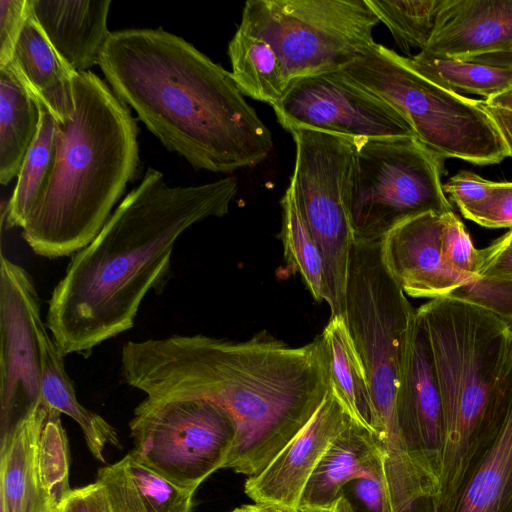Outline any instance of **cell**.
<instances>
[{"label":"cell","mask_w":512,"mask_h":512,"mask_svg":"<svg viewBox=\"0 0 512 512\" xmlns=\"http://www.w3.org/2000/svg\"><path fill=\"white\" fill-rule=\"evenodd\" d=\"M120 374L149 399L220 406L235 428L225 468L248 477L307 425L330 389L320 336L292 347L266 331L246 341L204 334L128 341Z\"/></svg>","instance_id":"6da1fadb"},{"label":"cell","mask_w":512,"mask_h":512,"mask_svg":"<svg viewBox=\"0 0 512 512\" xmlns=\"http://www.w3.org/2000/svg\"><path fill=\"white\" fill-rule=\"evenodd\" d=\"M237 192L235 177L170 186L148 168L52 291L46 326L61 352L86 357L131 329L147 293L167 281L177 240L194 224L226 215Z\"/></svg>","instance_id":"7a4b0ae2"},{"label":"cell","mask_w":512,"mask_h":512,"mask_svg":"<svg viewBox=\"0 0 512 512\" xmlns=\"http://www.w3.org/2000/svg\"><path fill=\"white\" fill-rule=\"evenodd\" d=\"M114 94L195 170L230 174L273 149L231 72L162 28L111 32L98 59Z\"/></svg>","instance_id":"3957f363"},{"label":"cell","mask_w":512,"mask_h":512,"mask_svg":"<svg viewBox=\"0 0 512 512\" xmlns=\"http://www.w3.org/2000/svg\"><path fill=\"white\" fill-rule=\"evenodd\" d=\"M73 96L72 116L59 123L53 175L21 228L32 251L49 259L93 241L140 160L136 119L99 76L76 72Z\"/></svg>","instance_id":"277c9868"},{"label":"cell","mask_w":512,"mask_h":512,"mask_svg":"<svg viewBox=\"0 0 512 512\" xmlns=\"http://www.w3.org/2000/svg\"><path fill=\"white\" fill-rule=\"evenodd\" d=\"M428 337L440 391L444 444L432 512H454L468 478L498 432L503 396L498 382L512 330L498 316L451 297L416 310Z\"/></svg>","instance_id":"5b68a950"},{"label":"cell","mask_w":512,"mask_h":512,"mask_svg":"<svg viewBox=\"0 0 512 512\" xmlns=\"http://www.w3.org/2000/svg\"><path fill=\"white\" fill-rule=\"evenodd\" d=\"M341 72L352 82L396 109L416 139L439 157L475 165L508 157L506 145L489 114L475 100L452 92L416 72L406 57L382 44Z\"/></svg>","instance_id":"8992f818"},{"label":"cell","mask_w":512,"mask_h":512,"mask_svg":"<svg viewBox=\"0 0 512 512\" xmlns=\"http://www.w3.org/2000/svg\"><path fill=\"white\" fill-rule=\"evenodd\" d=\"M443 173L444 159L416 137L356 141L347 197L355 240L379 241L413 217L453 212Z\"/></svg>","instance_id":"52a82bcc"},{"label":"cell","mask_w":512,"mask_h":512,"mask_svg":"<svg viewBox=\"0 0 512 512\" xmlns=\"http://www.w3.org/2000/svg\"><path fill=\"white\" fill-rule=\"evenodd\" d=\"M378 22L367 0H248L239 26L273 47L290 83L365 56Z\"/></svg>","instance_id":"ba28073f"},{"label":"cell","mask_w":512,"mask_h":512,"mask_svg":"<svg viewBox=\"0 0 512 512\" xmlns=\"http://www.w3.org/2000/svg\"><path fill=\"white\" fill-rule=\"evenodd\" d=\"M344 319L367 373L375 423L396 418L397 393L416 310L387 270L381 240H355L353 244Z\"/></svg>","instance_id":"9c48e42d"},{"label":"cell","mask_w":512,"mask_h":512,"mask_svg":"<svg viewBox=\"0 0 512 512\" xmlns=\"http://www.w3.org/2000/svg\"><path fill=\"white\" fill-rule=\"evenodd\" d=\"M289 132L296 148L290 183L322 255L324 301L331 317H344L347 275L355 242L347 197L356 141L308 129Z\"/></svg>","instance_id":"30bf717a"},{"label":"cell","mask_w":512,"mask_h":512,"mask_svg":"<svg viewBox=\"0 0 512 512\" xmlns=\"http://www.w3.org/2000/svg\"><path fill=\"white\" fill-rule=\"evenodd\" d=\"M143 463L175 484L196 490L221 468L233 447L235 428L228 414L203 399L145 398L129 423Z\"/></svg>","instance_id":"8fae6325"},{"label":"cell","mask_w":512,"mask_h":512,"mask_svg":"<svg viewBox=\"0 0 512 512\" xmlns=\"http://www.w3.org/2000/svg\"><path fill=\"white\" fill-rule=\"evenodd\" d=\"M44 324L32 276L1 252V438L44 405L40 345V330Z\"/></svg>","instance_id":"7c38bea8"},{"label":"cell","mask_w":512,"mask_h":512,"mask_svg":"<svg viewBox=\"0 0 512 512\" xmlns=\"http://www.w3.org/2000/svg\"><path fill=\"white\" fill-rule=\"evenodd\" d=\"M272 108L287 131L308 129L354 141L415 137L396 109L341 71L292 80Z\"/></svg>","instance_id":"4fadbf2b"},{"label":"cell","mask_w":512,"mask_h":512,"mask_svg":"<svg viewBox=\"0 0 512 512\" xmlns=\"http://www.w3.org/2000/svg\"><path fill=\"white\" fill-rule=\"evenodd\" d=\"M396 413L411 456L435 497L444 444L443 411L428 337L417 314L397 393Z\"/></svg>","instance_id":"5bb4252c"},{"label":"cell","mask_w":512,"mask_h":512,"mask_svg":"<svg viewBox=\"0 0 512 512\" xmlns=\"http://www.w3.org/2000/svg\"><path fill=\"white\" fill-rule=\"evenodd\" d=\"M351 420L329 389L307 425L260 473L247 478L246 495L255 504L279 512H298L305 487L319 461Z\"/></svg>","instance_id":"9a60e30c"},{"label":"cell","mask_w":512,"mask_h":512,"mask_svg":"<svg viewBox=\"0 0 512 512\" xmlns=\"http://www.w3.org/2000/svg\"><path fill=\"white\" fill-rule=\"evenodd\" d=\"M442 225L443 215L428 212L402 222L381 240L387 270L411 297H448L469 280L442 256Z\"/></svg>","instance_id":"2e32d148"},{"label":"cell","mask_w":512,"mask_h":512,"mask_svg":"<svg viewBox=\"0 0 512 512\" xmlns=\"http://www.w3.org/2000/svg\"><path fill=\"white\" fill-rule=\"evenodd\" d=\"M512 45V0H441L420 52L465 60Z\"/></svg>","instance_id":"e0dca14e"},{"label":"cell","mask_w":512,"mask_h":512,"mask_svg":"<svg viewBox=\"0 0 512 512\" xmlns=\"http://www.w3.org/2000/svg\"><path fill=\"white\" fill-rule=\"evenodd\" d=\"M44 34L76 72L98 65L110 36L107 18L110 0H29Z\"/></svg>","instance_id":"ac0fdd59"},{"label":"cell","mask_w":512,"mask_h":512,"mask_svg":"<svg viewBox=\"0 0 512 512\" xmlns=\"http://www.w3.org/2000/svg\"><path fill=\"white\" fill-rule=\"evenodd\" d=\"M384 460L375 434L351 420L319 461L305 487L298 512L329 507L354 480L372 478L383 483Z\"/></svg>","instance_id":"d6986e66"},{"label":"cell","mask_w":512,"mask_h":512,"mask_svg":"<svg viewBox=\"0 0 512 512\" xmlns=\"http://www.w3.org/2000/svg\"><path fill=\"white\" fill-rule=\"evenodd\" d=\"M500 426L457 501L454 512H512V344L500 377Z\"/></svg>","instance_id":"ffe728a7"},{"label":"cell","mask_w":512,"mask_h":512,"mask_svg":"<svg viewBox=\"0 0 512 512\" xmlns=\"http://www.w3.org/2000/svg\"><path fill=\"white\" fill-rule=\"evenodd\" d=\"M47 406L19 422L1 438L0 512H55L38 467V440Z\"/></svg>","instance_id":"44dd1931"},{"label":"cell","mask_w":512,"mask_h":512,"mask_svg":"<svg viewBox=\"0 0 512 512\" xmlns=\"http://www.w3.org/2000/svg\"><path fill=\"white\" fill-rule=\"evenodd\" d=\"M96 482L111 512H192L195 490L163 477L131 451L99 468Z\"/></svg>","instance_id":"7402d4cb"},{"label":"cell","mask_w":512,"mask_h":512,"mask_svg":"<svg viewBox=\"0 0 512 512\" xmlns=\"http://www.w3.org/2000/svg\"><path fill=\"white\" fill-rule=\"evenodd\" d=\"M11 62L39 101L60 124L74 111L73 77L76 73L54 49L36 21L28 0V14Z\"/></svg>","instance_id":"603a6c76"},{"label":"cell","mask_w":512,"mask_h":512,"mask_svg":"<svg viewBox=\"0 0 512 512\" xmlns=\"http://www.w3.org/2000/svg\"><path fill=\"white\" fill-rule=\"evenodd\" d=\"M41 106L10 61L0 67V183L9 184L21 168L40 125Z\"/></svg>","instance_id":"cb8c5ba5"},{"label":"cell","mask_w":512,"mask_h":512,"mask_svg":"<svg viewBox=\"0 0 512 512\" xmlns=\"http://www.w3.org/2000/svg\"><path fill=\"white\" fill-rule=\"evenodd\" d=\"M331 392L350 418L374 434L375 408L363 361L343 317H331L319 335Z\"/></svg>","instance_id":"d4e9b609"},{"label":"cell","mask_w":512,"mask_h":512,"mask_svg":"<svg viewBox=\"0 0 512 512\" xmlns=\"http://www.w3.org/2000/svg\"><path fill=\"white\" fill-rule=\"evenodd\" d=\"M40 345L43 404L71 417L80 426L91 454L105 463L104 450L107 445L121 448L116 430L103 417L78 401L73 382L65 368V355L48 334L46 323L40 330Z\"/></svg>","instance_id":"484cf974"},{"label":"cell","mask_w":512,"mask_h":512,"mask_svg":"<svg viewBox=\"0 0 512 512\" xmlns=\"http://www.w3.org/2000/svg\"><path fill=\"white\" fill-rule=\"evenodd\" d=\"M41 119L37 136L17 175L10 200L2 207V221L8 228L25 224L45 193L53 175L59 141V122L40 102Z\"/></svg>","instance_id":"4316f807"},{"label":"cell","mask_w":512,"mask_h":512,"mask_svg":"<svg viewBox=\"0 0 512 512\" xmlns=\"http://www.w3.org/2000/svg\"><path fill=\"white\" fill-rule=\"evenodd\" d=\"M228 55L232 77L243 95L272 107L281 100L289 83L278 54L266 40L238 26Z\"/></svg>","instance_id":"83f0119b"},{"label":"cell","mask_w":512,"mask_h":512,"mask_svg":"<svg viewBox=\"0 0 512 512\" xmlns=\"http://www.w3.org/2000/svg\"><path fill=\"white\" fill-rule=\"evenodd\" d=\"M419 74L455 93L492 98L512 86V68H498L466 60L419 52L407 58Z\"/></svg>","instance_id":"f1b7e54d"},{"label":"cell","mask_w":512,"mask_h":512,"mask_svg":"<svg viewBox=\"0 0 512 512\" xmlns=\"http://www.w3.org/2000/svg\"><path fill=\"white\" fill-rule=\"evenodd\" d=\"M280 238L287 264L303 278L313 298L325 300L324 265L320 249L301 211L291 183L281 198Z\"/></svg>","instance_id":"f546056e"},{"label":"cell","mask_w":512,"mask_h":512,"mask_svg":"<svg viewBox=\"0 0 512 512\" xmlns=\"http://www.w3.org/2000/svg\"><path fill=\"white\" fill-rule=\"evenodd\" d=\"M379 21L390 30L406 53L428 44L441 0H367Z\"/></svg>","instance_id":"4dcf8cb0"},{"label":"cell","mask_w":512,"mask_h":512,"mask_svg":"<svg viewBox=\"0 0 512 512\" xmlns=\"http://www.w3.org/2000/svg\"><path fill=\"white\" fill-rule=\"evenodd\" d=\"M60 416L59 411L47 407L37 450L41 481L56 507H59L72 491L69 485V444Z\"/></svg>","instance_id":"1f68e13d"},{"label":"cell","mask_w":512,"mask_h":512,"mask_svg":"<svg viewBox=\"0 0 512 512\" xmlns=\"http://www.w3.org/2000/svg\"><path fill=\"white\" fill-rule=\"evenodd\" d=\"M448 297L490 311L512 330V281L475 276L462 283Z\"/></svg>","instance_id":"d6a6232c"},{"label":"cell","mask_w":512,"mask_h":512,"mask_svg":"<svg viewBox=\"0 0 512 512\" xmlns=\"http://www.w3.org/2000/svg\"><path fill=\"white\" fill-rule=\"evenodd\" d=\"M440 245L442 256L452 269L469 279L477 276L479 249L474 247L464 224L454 212L443 215Z\"/></svg>","instance_id":"836d02e7"},{"label":"cell","mask_w":512,"mask_h":512,"mask_svg":"<svg viewBox=\"0 0 512 512\" xmlns=\"http://www.w3.org/2000/svg\"><path fill=\"white\" fill-rule=\"evenodd\" d=\"M495 185L496 182L486 180L474 172L462 170L443 184V191L456 203L462 215L468 218L486 202Z\"/></svg>","instance_id":"e575fe53"},{"label":"cell","mask_w":512,"mask_h":512,"mask_svg":"<svg viewBox=\"0 0 512 512\" xmlns=\"http://www.w3.org/2000/svg\"><path fill=\"white\" fill-rule=\"evenodd\" d=\"M469 220L487 228H512V182H496L495 188Z\"/></svg>","instance_id":"d590c367"},{"label":"cell","mask_w":512,"mask_h":512,"mask_svg":"<svg viewBox=\"0 0 512 512\" xmlns=\"http://www.w3.org/2000/svg\"><path fill=\"white\" fill-rule=\"evenodd\" d=\"M28 14V0L0 1V67L12 60Z\"/></svg>","instance_id":"8d00e7d4"},{"label":"cell","mask_w":512,"mask_h":512,"mask_svg":"<svg viewBox=\"0 0 512 512\" xmlns=\"http://www.w3.org/2000/svg\"><path fill=\"white\" fill-rule=\"evenodd\" d=\"M477 276L512 281V228L491 245L479 249Z\"/></svg>","instance_id":"74e56055"},{"label":"cell","mask_w":512,"mask_h":512,"mask_svg":"<svg viewBox=\"0 0 512 512\" xmlns=\"http://www.w3.org/2000/svg\"><path fill=\"white\" fill-rule=\"evenodd\" d=\"M59 507L63 512H111L104 491L96 481L72 489Z\"/></svg>","instance_id":"f35d334b"},{"label":"cell","mask_w":512,"mask_h":512,"mask_svg":"<svg viewBox=\"0 0 512 512\" xmlns=\"http://www.w3.org/2000/svg\"><path fill=\"white\" fill-rule=\"evenodd\" d=\"M355 497L368 512H383V486L381 481L361 478L351 482Z\"/></svg>","instance_id":"ab89813d"},{"label":"cell","mask_w":512,"mask_h":512,"mask_svg":"<svg viewBox=\"0 0 512 512\" xmlns=\"http://www.w3.org/2000/svg\"><path fill=\"white\" fill-rule=\"evenodd\" d=\"M481 105L497 127L506 145L508 157H512V112L491 106L485 103L484 100H481Z\"/></svg>","instance_id":"60d3db41"},{"label":"cell","mask_w":512,"mask_h":512,"mask_svg":"<svg viewBox=\"0 0 512 512\" xmlns=\"http://www.w3.org/2000/svg\"><path fill=\"white\" fill-rule=\"evenodd\" d=\"M498 68H512V45L504 50L486 53L465 59Z\"/></svg>","instance_id":"b9f144b4"},{"label":"cell","mask_w":512,"mask_h":512,"mask_svg":"<svg viewBox=\"0 0 512 512\" xmlns=\"http://www.w3.org/2000/svg\"><path fill=\"white\" fill-rule=\"evenodd\" d=\"M485 103L512 112V86L506 91L484 100Z\"/></svg>","instance_id":"7bdbcfd3"},{"label":"cell","mask_w":512,"mask_h":512,"mask_svg":"<svg viewBox=\"0 0 512 512\" xmlns=\"http://www.w3.org/2000/svg\"><path fill=\"white\" fill-rule=\"evenodd\" d=\"M313 512H356L348 498L342 493L339 498L329 507Z\"/></svg>","instance_id":"ee69618b"},{"label":"cell","mask_w":512,"mask_h":512,"mask_svg":"<svg viewBox=\"0 0 512 512\" xmlns=\"http://www.w3.org/2000/svg\"><path fill=\"white\" fill-rule=\"evenodd\" d=\"M230 512H279L276 510H273L271 508L258 505V504H249V505H243L238 508L233 509Z\"/></svg>","instance_id":"f6af8a7d"},{"label":"cell","mask_w":512,"mask_h":512,"mask_svg":"<svg viewBox=\"0 0 512 512\" xmlns=\"http://www.w3.org/2000/svg\"><path fill=\"white\" fill-rule=\"evenodd\" d=\"M55 512H63V510L60 507H58V509Z\"/></svg>","instance_id":"bcb514c9"}]
</instances>
